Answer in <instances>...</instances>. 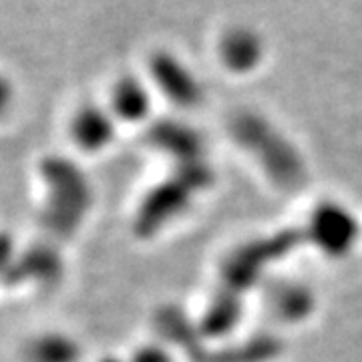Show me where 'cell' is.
I'll return each mask as SVG.
<instances>
[{
  "instance_id": "cell-1",
  "label": "cell",
  "mask_w": 362,
  "mask_h": 362,
  "mask_svg": "<svg viewBox=\"0 0 362 362\" xmlns=\"http://www.w3.org/2000/svg\"><path fill=\"white\" fill-rule=\"evenodd\" d=\"M221 54L233 69H247L258 63L262 54V40L250 28H232L221 39Z\"/></svg>"
},
{
  "instance_id": "cell-2",
  "label": "cell",
  "mask_w": 362,
  "mask_h": 362,
  "mask_svg": "<svg viewBox=\"0 0 362 362\" xmlns=\"http://www.w3.org/2000/svg\"><path fill=\"white\" fill-rule=\"evenodd\" d=\"M153 66L157 78L161 81L163 87H168V90L185 97L194 93V78L177 63L173 54H157Z\"/></svg>"
},
{
  "instance_id": "cell-3",
  "label": "cell",
  "mask_w": 362,
  "mask_h": 362,
  "mask_svg": "<svg viewBox=\"0 0 362 362\" xmlns=\"http://www.w3.org/2000/svg\"><path fill=\"white\" fill-rule=\"evenodd\" d=\"M11 95H13V90H11L8 78L0 75V117L4 115L11 107Z\"/></svg>"
}]
</instances>
